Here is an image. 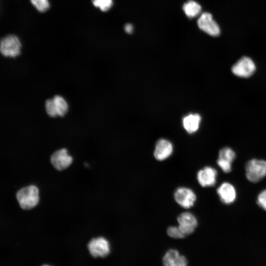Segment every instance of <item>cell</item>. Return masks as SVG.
Returning <instances> with one entry per match:
<instances>
[{
    "label": "cell",
    "mask_w": 266,
    "mask_h": 266,
    "mask_svg": "<svg viewBox=\"0 0 266 266\" xmlns=\"http://www.w3.org/2000/svg\"><path fill=\"white\" fill-rule=\"evenodd\" d=\"M16 197L20 207L24 210L34 208L39 201V191L37 186L30 185L18 191Z\"/></svg>",
    "instance_id": "cell-1"
},
{
    "label": "cell",
    "mask_w": 266,
    "mask_h": 266,
    "mask_svg": "<svg viewBox=\"0 0 266 266\" xmlns=\"http://www.w3.org/2000/svg\"><path fill=\"white\" fill-rule=\"evenodd\" d=\"M22 43L16 35L10 34L2 37L0 40V52L5 57L15 58L21 52Z\"/></svg>",
    "instance_id": "cell-2"
},
{
    "label": "cell",
    "mask_w": 266,
    "mask_h": 266,
    "mask_svg": "<svg viewBox=\"0 0 266 266\" xmlns=\"http://www.w3.org/2000/svg\"><path fill=\"white\" fill-rule=\"evenodd\" d=\"M245 174L247 179L252 182H257L266 176V161L252 159L246 164Z\"/></svg>",
    "instance_id": "cell-3"
},
{
    "label": "cell",
    "mask_w": 266,
    "mask_h": 266,
    "mask_svg": "<svg viewBox=\"0 0 266 266\" xmlns=\"http://www.w3.org/2000/svg\"><path fill=\"white\" fill-rule=\"evenodd\" d=\"M256 69L255 63L249 57L240 58L232 67L233 73L239 77L248 78L252 75Z\"/></svg>",
    "instance_id": "cell-4"
},
{
    "label": "cell",
    "mask_w": 266,
    "mask_h": 266,
    "mask_svg": "<svg viewBox=\"0 0 266 266\" xmlns=\"http://www.w3.org/2000/svg\"><path fill=\"white\" fill-rule=\"evenodd\" d=\"M88 248L90 254L95 258L105 257L110 252L109 241L102 236L92 238L88 244Z\"/></svg>",
    "instance_id": "cell-5"
},
{
    "label": "cell",
    "mask_w": 266,
    "mask_h": 266,
    "mask_svg": "<svg viewBox=\"0 0 266 266\" xmlns=\"http://www.w3.org/2000/svg\"><path fill=\"white\" fill-rule=\"evenodd\" d=\"M197 24L200 29L209 35L217 36L220 33L219 26L209 12L201 13L197 21Z\"/></svg>",
    "instance_id": "cell-6"
},
{
    "label": "cell",
    "mask_w": 266,
    "mask_h": 266,
    "mask_svg": "<svg viewBox=\"0 0 266 266\" xmlns=\"http://www.w3.org/2000/svg\"><path fill=\"white\" fill-rule=\"evenodd\" d=\"M72 157L66 148H61L55 151L50 157V162L54 167L58 170H63L72 164Z\"/></svg>",
    "instance_id": "cell-7"
},
{
    "label": "cell",
    "mask_w": 266,
    "mask_h": 266,
    "mask_svg": "<svg viewBox=\"0 0 266 266\" xmlns=\"http://www.w3.org/2000/svg\"><path fill=\"white\" fill-rule=\"evenodd\" d=\"M174 197L177 203L185 208H189L193 206L196 200L195 193L191 189L186 187L177 189Z\"/></svg>",
    "instance_id": "cell-8"
},
{
    "label": "cell",
    "mask_w": 266,
    "mask_h": 266,
    "mask_svg": "<svg viewBox=\"0 0 266 266\" xmlns=\"http://www.w3.org/2000/svg\"><path fill=\"white\" fill-rule=\"evenodd\" d=\"M178 227L186 236L192 233L198 225L196 217L189 212H183L177 218Z\"/></svg>",
    "instance_id": "cell-9"
},
{
    "label": "cell",
    "mask_w": 266,
    "mask_h": 266,
    "mask_svg": "<svg viewBox=\"0 0 266 266\" xmlns=\"http://www.w3.org/2000/svg\"><path fill=\"white\" fill-rule=\"evenodd\" d=\"M236 157L235 152L231 148L226 147L219 152L217 165L225 173H229L232 169V163Z\"/></svg>",
    "instance_id": "cell-10"
},
{
    "label": "cell",
    "mask_w": 266,
    "mask_h": 266,
    "mask_svg": "<svg viewBox=\"0 0 266 266\" xmlns=\"http://www.w3.org/2000/svg\"><path fill=\"white\" fill-rule=\"evenodd\" d=\"M164 266H187L188 262L186 257L176 249L167 250L163 258Z\"/></svg>",
    "instance_id": "cell-11"
},
{
    "label": "cell",
    "mask_w": 266,
    "mask_h": 266,
    "mask_svg": "<svg viewBox=\"0 0 266 266\" xmlns=\"http://www.w3.org/2000/svg\"><path fill=\"white\" fill-rule=\"evenodd\" d=\"M221 201L226 204L233 203L236 198V191L234 186L229 182L222 183L217 190Z\"/></svg>",
    "instance_id": "cell-12"
},
{
    "label": "cell",
    "mask_w": 266,
    "mask_h": 266,
    "mask_svg": "<svg viewBox=\"0 0 266 266\" xmlns=\"http://www.w3.org/2000/svg\"><path fill=\"white\" fill-rule=\"evenodd\" d=\"M217 176V171L215 168L205 166L198 172L197 179L201 186L211 187L215 184Z\"/></svg>",
    "instance_id": "cell-13"
},
{
    "label": "cell",
    "mask_w": 266,
    "mask_h": 266,
    "mask_svg": "<svg viewBox=\"0 0 266 266\" xmlns=\"http://www.w3.org/2000/svg\"><path fill=\"white\" fill-rule=\"evenodd\" d=\"M173 146L168 140L161 139L156 143L154 152L155 158L158 161L168 158L172 154Z\"/></svg>",
    "instance_id": "cell-14"
},
{
    "label": "cell",
    "mask_w": 266,
    "mask_h": 266,
    "mask_svg": "<svg viewBox=\"0 0 266 266\" xmlns=\"http://www.w3.org/2000/svg\"><path fill=\"white\" fill-rule=\"evenodd\" d=\"M200 120L199 114H190L183 118V127L189 133H193L199 129Z\"/></svg>",
    "instance_id": "cell-15"
},
{
    "label": "cell",
    "mask_w": 266,
    "mask_h": 266,
    "mask_svg": "<svg viewBox=\"0 0 266 266\" xmlns=\"http://www.w3.org/2000/svg\"><path fill=\"white\" fill-rule=\"evenodd\" d=\"M51 99L57 116H65L69 109V105L66 99L60 95H56Z\"/></svg>",
    "instance_id": "cell-16"
},
{
    "label": "cell",
    "mask_w": 266,
    "mask_h": 266,
    "mask_svg": "<svg viewBox=\"0 0 266 266\" xmlns=\"http://www.w3.org/2000/svg\"><path fill=\"white\" fill-rule=\"evenodd\" d=\"M183 10L188 18H194L200 14L201 7L197 1L189 0L184 4Z\"/></svg>",
    "instance_id": "cell-17"
},
{
    "label": "cell",
    "mask_w": 266,
    "mask_h": 266,
    "mask_svg": "<svg viewBox=\"0 0 266 266\" xmlns=\"http://www.w3.org/2000/svg\"><path fill=\"white\" fill-rule=\"evenodd\" d=\"M94 7L102 12H107L112 7L113 0H91Z\"/></svg>",
    "instance_id": "cell-18"
},
{
    "label": "cell",
    "mask_w": 266,
    "mask_h": 266,
    "mask_svg": "<svg viewBox=\"0 0 266 266\" xmlns=\"http://www.w3.org/2000/svg\"><path fill=\"white\" fill-rule=\"evenodd\" d=\"M30 1L36 10L41 13L48 11L50 7L49 0H30Z\"/></svg>",
    "instance_id": "cell-19"
},
{
    "label": "cell",
    "mask_w": 266,
    "mask_h": 266,
    "mask_svg": "<svg viewBox=\"0 0 266 266\" xmlns=\"http://www.w3.org/2000/svg\"><path fill=\"white\" fill-rule=\"evenodd\" d=\"M167 233L170 237L176 239L183 238L185 236L179 227L176 226L168 227L167 229Z\"/></svg>",
    "instance_id": "cell-20"
},
{
    "label": "cell",
    "mask_w": 266,
    "mask_h": 266,
    "mask_svg": "<svg viewBox=\"0 0 266 266\" xmlns=\"http://www.w3.org/2000/svg\"><path fill=\"white\" fill-rule=\"evenodd\" d=\"M257 202L260 207L266 211V189L259 194L257 199Z\"/></svg>",
    "instance_id": "cell-21"
},
{
    "label": "cell",
    "mask_w": 266,
    "mask_h": 266,
    "mask_svg": "<svg viewBox=\"0 0 266 266\" xmlns=\"http://www.w3.org/2000/svg\"><path fill=\"white\" fill-rule=\"evenodd\" d=\"M134 30V27L132 24L127 23L124 26V31L128 34H132Z\"/></svg>",
    "instance_id": "cell-22"
},
{
    "label": "cell",
    "mask_w": 266,
    "mask_h": 266,
    "mask_svg": "<svg viewBox=\"0 0 266 266\" xmlns=\"http://www.w3.org/2000/svg\"><path fill=\"white\" fill-rule=\"evenodd\" d=\"M41 266H51L48 265H42Z\"/></svg>",
    "instance_id": "cell-23"
}]
</instances>
